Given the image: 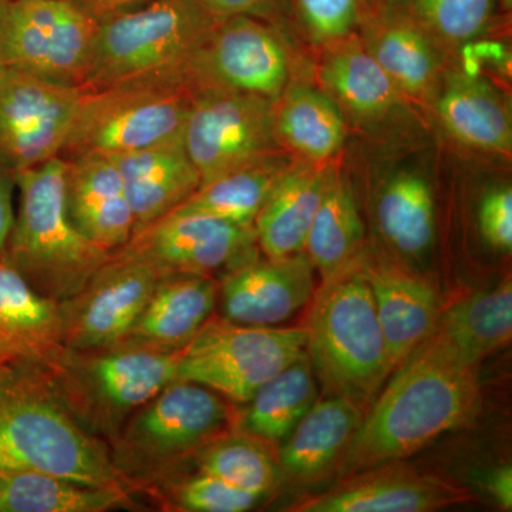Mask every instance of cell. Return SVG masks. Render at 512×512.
Returning a JSON list of instances; mask_svg holds the SVG:
<instances>
[{"mask_svg": "<svg viewBox=\"0 0 512 512\" xmlns=\"http://www.w3.org/2000/svg\"><path fill=\"white\" fill-rule=\"evenodd\" d=\"M313 292V266L305 252L278 259L254 254L225 269L218 305L229 322L279 326L308 305Z\"/></svg>", "mask_w": 512, "mask_h": 512, "instance_id": "obj_17", "label": "cell"}, {"mask_svg": "<svg viewBox=\"0 0 512 512\" xmlns=\"http://www.w3.org/2000/svg\"><path fill=\"white\" fill-rule=\"evenodd\" d=\"M483 406L478 367L427 336L394 369L367 407L345 454L340 476L406 460L443 436L471 426Z\"/></svg>", "mask_w": 512, "mask_h": 512, "instance_id": "obj_1", "label": "cell"}, {"mask_svg": "<svg viewBox=\"0 0 512 512\" xmlns=\"http://www.w3.org/2000/svg\"><path fill=\"white\" fill-rule=\"evenodd\" d=\"M275 103L254 94L198 90L185 123L183 143L201 184L278 153Z\"/></svg>", "mask_w": 512, "mask_h": 512, "instance_id": "obj_11", "label": "cell"}, {"mask_svg": "<svg viewBox=\"0 0 512 512\" xmlns=\"http://www.w3.org/2000/svg\"><path fill=\"white\" fill-rule=\"evenodd\" d=\"M363 235L355 198L346 181L332 170L303 252L325 279L359 256Z\"/></svg>", "mask_w": 512, "mask_h": 512, "instance_id": "obj_34", "label": "cell"}, {"mask_svg": "<svg viewBox=\"0 0 512 512\" xmlns=\"http://www.w3.org/2000/svg\"><path fill=\"white\" fill-rule=\"evenodd\" d=\"M360 29L363 46L403 96L426 99L436 92L440 43L426 30L382 6Z\"/></svg>", "mask_w": 512, "mask_h": 512, "instance_id": "obj_25", "label": "cell"}, {"mask_svg": "<svg viewBox=\"0 0 512 512\" xmlns=\"http://www.w3.org/2000/svg\"><path fill=\"white\" fill-rule=\"evenodd\" d=\"M467 488L400 461L343 476L322 494L293 504L292 512H431L468 503Z\"/></svg>", "mask_w": 512, "mask_h": 512, "instance_id": "obj_15", "label": "cell"}, {"mask_svg": "<svg viewBox=\"0 0 512 512\" xmlns=\"http://www.w3.org/2000/svg\"><path fill=\"white\" fill-rule=\"evenodd\" d=\"M377 224L384 239L400 255L417 259L434 239V197L429 181L414 171L394 175L377 200Z\"/></svg>", "mask_w": 512, "mask_h": 512, "instance_id": "obj_33", "label": "cell"}, {"mask_svg": "<svg viewBox=\"0 0 512 512\" xmlns=\"http://www.w3.org/2000/svg\"><path fill=\"white\" fill-rule=\"evenodd\" d=\"M229 419L231 410L221 394L174 380L110 441L111 460L131 488H154L224 433Z\"/></svg>", "mask_w": 512, "mask_h": 512, "instance_id": "obj_7", "label": "cell"}, {"mask_svg": "<svg viewBox=\"0 0 512 512\" xmlns=\"http://www.w3.org/2000/svg\"><path fill=\"white\" fill-rule=\"evenodd\" d=\"M288 5L313 40L339 43L362 28L380 0H288Z\"/></svg>", "mask_w": 512, "mask_h": 512, "instance_id": "obj_38", "label": "cell"}, {"mask_svg": "<svg viewBox=\"0 0 512 512\" xmlns=\"http://www.w3.org/2000/svg\"><path fill=\"white\" fill-rule=\"evenodd\" d=\"M512 335L510 276L440 311L430 336L471 366L504 348Z\"/></svg>", "mask_w": 512, "mask_h": 512, "instance_id": "obj_27", "label": "cell"}, {"mask_svg": "<svg viewBox=\"0 0 512 512\" xmlns=\"http://www.w3.org/2000/svg\"><path fill=\"white\" fill-rule=\"evenodd\" d=\"M218 18L255 16L271 20L288 9V0H201Z\"/></svg>", "mask_w": 512, "mask_h": 512, "instance_id": "obj_40", "label": "cell"}, {"mask_svg": "<svg viewBox=\"0 0 512 512\" xmlns=\"http://www.w3.org/2000/svg\"><path fill=\"white\" fill-rule=\"evenodd\" d=\"M256 247L254 228L205 215H168L120 249L163 274L211 275L256 254Z\"/></svg>", "mask_w": 512, "mask_h": 512, "instance_id": "obj_16", "label": "cell"}, {"mask_svg": "<svg viewBox=\"0 0 512 512\" xmlns=\"http://www.w3.org/2000/svg\"><path fill=\"white\" fill-rule=\"evenodd\" d=\"M306 323V355L326 393L367 410L393 369L357 258L323 279Z\"/></svg>", "mask_w": 512, "mask_h": 512, "instance_id": "obj_3", "label": "cell"}, {"mask_svg": "<svg viewBox=\"0 0 512 512\" xmlns=\"http://www.w3.org/2000/svg\"><path fill=\"white\" fill-rule=\"evenodd\" d=\"M497 2L498 5H500V8H503L504 10L511 9L512 0H497Z\"/></svg>", "mask_w": 512, "mask_h": 512, "instance_id": "obj_46", "label": "cell"}, {"mask_svg": "<svg viewBox=\"0 0 512 512\" xmlns=\"http://www.w3.org/2000/svg\"><path fill=\"white\" fill-rule=\"evenodd\" d=\"M82 90L0 66V170L15 175L59 157Z\"/></svg>", "mask_w": 512, "mask_h": 512, "instance_id": "obj_13", "label": "cell"}, {"mask_svg": "<svg viewBox=\"0 0 512 512\" xmlns=\"http://www.w3.org/2000/svg\"><path fill=\"white\" fill-rule=\"evenodd\" d=\"M332 168L325 163L289 165L254 222L256 245L268 258L305 251Z\"/></svg>", "mask_w": 512, "mask_h": 512, "instance_id": "obj_24", "label": "cell"}, {"mask_svg": "<svg viewBox=\"0 0 512 512\" xmlns=\"http://www.w3.org/2000/svg\"><path fill=\"white\" fill-rule=\"evenodd\" d=\"M192 460L197 471L261 498L271 494L282 480L278 457L268 443L239 431L215 437Z\"/></svg>", "mask_w": 512, "mask_h": 512, "instance_id": "obj_35", "label": "cell"}, {"mask_svg": "<svg viewBox=\"0 0 512 512\" xmlns=\"http://www.w3.org/2000/svg\"><path fill=\"white\" fill-rule=\"evenodd\" d=\"M177 365L178 353L64 348L37 372L79 426L110 443L140 407L177 380Z\"/></svg>", "mask_w": 512, "mask_h": 512, "instance_id": "obj_5", "label": "cell"}, {"mask_svg": "<svg viewBox=\"0 0 512 512\" xmlns=\"http://www.w3.org/2000/svg\"><path fill=\"white\" fill-rule=\"evenodd\" d=\"M10 0H0V22H2L3 15H5L6 8H8Z\"/></svg>", "mask_w": 512, "mask_h": 512, "instance_id": "obj_45", "label": "cell"}, {"mask_svg": "<svg viewBox=\"0 0 512 512\" xmlns=\"http://www.w3.org/2000/svg\"><path fill=\"white\" fill-rule=\"evenodd\" d=\"M64 161V201L74 228L106 251L123 248L133 238L134 215L119 168L99 154Z\"/></svg>", "mask_w": 512, "mask_h": 512, "instance_id": "obj_19", "label": "cell"}, {"mask_svg": "<svg viewBox=\"0 0 512 512\" xmlns=\"http://www.w3.org/2000/svg\"><path fill=\"white\" fill-rule=\"evenodd\" d=\"M488 493L497 501L498 505L504 510H511L512 507V468L510 464H505L495 468L493 473L485 481Z\"/></svg>", "mask_w": 512, "mask_h": 512, "instance_id": "obj_42", "label": "cell"}, {"mask_svg": "<svg viewBox=\"0 0 512 512\" xmlns=\"http://www.w3.org/2000/svg\"><path fill=\"white\" fill-rule=\"evenodd\" d=\"M15 190V178L6 171L0 170V258L5 254L13 221H15V207H13Z\"/></svg>", "mask_w": 512, "mask_h": 512, "instance_id": "obj_41", "label": "cell"}, {"mask_svg": "<svg viewBox=\"0 0 512 512\" xmlns=\"http://www.w3.org/2000/svg\"><path fill=\"white\" fill-rule=\"evenodd\" d=\"M64 173L66 161L56 157L15 175L19 207L2 256L35 291L59 303L82 291L113 255L67 217Z\"/></svg>", "mask_w": 512, "mask_h": 512, "instance_id": "obj_4", "label": "cell"}, {"mask_svg": "<svg viewBox=\"0 0 512 512\" xmlns=\"http://www.w3.org/2000/svg\"><path fill=\"white\" fill-rule=\"evenodd\" d=\"M369 284L392 369L430 335L440 315L436 288L410 269L382 258L357 256Z\"/></svg>", "mask_w": 512, "mask_h": 512, "instance_id": "obj_18", "label": "cell"}, {"mask_svg": "<svg viewBox=\"0 0 512 512\" xmlns=\"http://www.w3.org/2000/svg\"><path fill=\"white\" fill-rule=\"evenodd\" d=\"M154 488L168 507L175 511L245 512L252 510L262 500L259 495L201 471L188 477L167 478Z\"/></svg>", "mask_w": 512, "mask_h": 512, "instance_id": "obj_37", "label": "cell"}, {"mask_svg": "<svg viewBox=\"0 0 512 512\" xmlns=\"http://www.w3.org/2000/svg\"><path fill=\"white\" fill-rule=\"evenodd\" d=\"M63 349L60 303L35 291L0 258V360L39 370Z\"/></svg>", "mask_w": 512, "mask_h": 512, "instance_id": "obj_21", "label": "cell"}, {"mask_svg": "<svg viewBox=\"0 0 512 512\" xmlns=\"http://www.w3.org/2000/svg\"><path fill=\"white\" fill-rule=\"evenodd\" d=\"M221 20L201 0H151L100 19L80 90L184 70Z\"/></svg>", "mask_w": 512, "mask_h": 512, "instance_id": "obj_8", "label": "cell"}, {"mask_svg": "<svg viewBox=\"0 0 512 512\" xmlns=\"http://www.w3.org/2000/svg\"><path fill=\"white\" fill-rule=\"evenodd\" d=\"M275 131L279 144L309 163H326L345 143L346 121L328 94L299 86L286 89L276 101Z\"/></svg>", "mask_w": 512, "mask_h": 512, "instance_id": "obj_31", "label": "cell"}, {"mask_svg": "<svg viewBox=\"0 0 512 512\" xmlns=\"http://www.w3.org/2000/svg\"><path fill=\"white\" fill-rule=\"evenodd\" d=\"M195 90L254 94L278 101L288 89L289 56L269 20L255 16L222 19L185 67Z\"/></svg>", "mask_w": 512, "mask_h": 512, "instance_id": "obj_12", "label": "cell"}, {"mask_svg": "<svg viewBox=\"0 0 512 512\" xmlns=\"http://www.w3.org/2000/svg\"><path fill=\"white\" fill-rule=\"evenodd\" d=\"M478 225L484 241L498 252L512 248V190L510 185L495 187L485 194L478 210Z\"/></svg>", "mask_w": 512, "mask_h": 512, "instance_id": "obj_39", "label": "cell"}, {"mask_svg": "<svg viewBox=\"0 0 512 512\" xmlns=\"http://www.w3.org/2000/svg\"><path fill=\"white\" fill-rule=\"evenodd\" d=\"M13 369H16V367L6 366L5 363L0 360V382H2V380L5 379Z\"/></svg>", "mask_w": 512, "mask_h": 512, "instance_id": "obj_44", "label": "cell"}, {"mask_svg": "<svg viewBox=\"0 0 512 512\" xmlns=\"http://www.w3.org/2000/svg\"><path fill=\"white\" fill-rule=\"evenodd\" d=\"M365 410L342 396L316 400L298 426L281 444L278 454L282 480L308 485L336 470Z\"/></svg>", "mask_w": 512, "mask_h": 512, "instance_id": "obj_23", "label": "cell"}, {"mask_svg": "<svg viewBox=\"0 0 512 512\" xmlns=\"http://www.w3.org/2000/svg\"><path fill=\"white\" fill-rule=\"evenodd\" d=\"M131 495L36 471L0 473V512H106L130 507Z\"/></svg>", "mask_w": 512, "mask_h": 512, "instance_id": "obj_32", "label": "cell"}, {"mask_svg": "<svg viewBox=\"0 0 512 512\" xmlns=\"http://www.w3.org/2000/svg\"><path fill=\"white\" fill-rule=\"evenodd\" d=\"M288 167L278 153L239 165L202 183L170 215H205L254 228L259 211Z\"/></svg>", "mask_w": 512, "mask_h": 512, "instance_id": "obj_28", "label": "cell"}, {"mask_svg": "<svg viewBox=\"0 0 512 512\" xmlns=\"http://www.w3.org/2000/svg\"><path fill=\"white\" fill-rule=\"evenodd\" d=\"M99 20L73 0H10L0 22V66L82 87Z\"/></svg>", "mask_w": 512, "mask_h": 512, "instance_id": "obj_10", "label": "cell"}, {"mask_svg": "<svg viewBox=\"0 0 512 512\" xmlns=\"http://www.w3.org/2000/svg\"><path fill=\"white\" fill-rule=\"evenodd\" d=\"M440 123L448 134L474 150L510 154V110L501 94L476 74H451L436 100Z\"/></svg>", "mask_w": 512, "mask_h": 512, "instance_id": "obj_26", "label": "cell"}, {"mask_svg": "<svg viewBox=\"0 0 512 512\" xmlns=\"http://www.w3.org/2000/svg\"><path fill=\"white\" fill-rule=\"evenodd\" d=\"M164 275L123 249L114 251L82 291L60 303L64 348L121 345Z\"/></svg>", "mask_w": 512, "mask_h": 512, "instance_id": "obj_14", "label": "cell"}, {"mask_svg": "<svg viewBox=\"0 0 512 512\" xmlns=\"http://www.w3.org/2000/svg\"><path fill=\"white\" fill-rule=\"evenodd\" d=\"M195 94L185 69L82 92L59 158L121 156L177 140Z\"/></svg>", "mask_w": 512, "mask_h": 512, "instance_id": "obj_6", "label": "cell"}, {"mask_svg": "<svg viewBox=\"0 0 512 512\" xmlns=\"http://www.w3.org/2000/svg\"><path fill=\"white\" fill-rule=\"evenodd\" d=\"M109 158L123 178L134 215L133 235L177 210L201 185L183 137Z\"/></svg>", "mask_w": 512, "mask_h": 512, "instance_id": "obj_22", "label": "cell"}, {"mask_svg": "<svg viewBox=\"0 0 512 512\" xmlns=\"http://www.w3.org/2000/svg\"><path fill=\"white\" fill-rule=\"evenodd\" d=\"M217 306L218 282L211 275L165 274L119 346L180 353L214 316Z\"/></svg>", "mask_w": 512, "mask_h": 512, "instance_id": "obj_20", "label": "cell"}, {"mask_svg": "<svg viewBox=\"0 0 512 512\" xmlns=\"http://www.w3.org/2000/svg\"><path fill=\"white\" fill-rule=\"evenodd\" d=\"M73 2L100 20L123 10L137 8L151 0H73Z\"/></svg>", "mask_w": 512, "mask_h": 512, "instance_id": "obj_43", "label": "cell"}, {"mask_svg": "<svg viewBox=\"0 0 512 512\" xmlns=\"http://www.w3.org/2000/svg\"><path fill=\"white\" fill-rule=\"evenodd\" d=\"M320 67V80L338 106L360 123H382L402 104L403 94L365 47L345 43Z\"/></svg>", "mask_w": 512, "mask_h": 512, "instance_id": "obj_30", "label": "cell"}, {"mask_svg": "<svg viewBox=\"0 0 512 512\" xmlns=\"http://www.w3.org/2000/svg\"><path fill=\"white\" fill-rule=\"evenodd\" d=\"M306 353L305 328L249 326L212 316L178 353L177 380L244 404Z\"/></svg>", "mask_w": 512, "mask_h": 512, "instance_id": "obj_9", "label": "cell"}, {"mask_svg": "<svg viewBox=\"0 0 512 512\" xmlns=\"http://www.w3.org/2000/svg\"><path fill=\"white\" fill-rule=\"evenodd\" d=\"M3 471H36L133 491L114 466L106 441L76 423L35 369H13L0 382Z\"/></svg>", "mask_w": 512, "mask_h": 512, "instance_id": "obj_2", "label": "cell"}, {"mask_svg": "<svg viewBox=\"0 0 512 512\" xmlns=\"http://www.w3.org/2000/svg\"><path fill=\"white\" fill-rule=\"evenodd\" d=\"M382 8L404 16L441 45H464L493 28L497 0H380Z\"/></svg>", "mask_w": 512, "mask_h": 512, "instance_id": "obj_36", "label": "cell"}, {"mask_svg": "<svg viewBox=\"0 0 512 512\" xmlns=\"http://www.w3.org/2000/svg\"><path fill=\"white\" fill-rule=\"evenodd\" d=\"M318 400V382L308 355L268 380L239 404L235 431L268 444H282Z\"/></svg>", "mask_w": 512, "mask_h": 512, "instance_id": "obj_29", "label": "cell"}]
</instances>
